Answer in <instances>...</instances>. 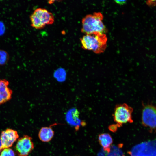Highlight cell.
Masks as SVG:
<instances>
[{
    "mask_svg": "<svg viewBox=\"0 0 156 156\" xmlns=\"http://www.w3.org/2000/svg\"><path fill=\"white\" fill-rule=\"evenodd\" d=\"M103 16L100 12L86 15L82 20L81 31L85 34H105L107 29L102 22Z\"/></svg>",
    "mask_w": 156,
    "mask_h": 156,
    "instance_id": "obj_1",
    "label": "cell"
},
{
    "mask_svg": "<svg viewBox=\"0 0 156 156\" xmlns=\"http://www.w3.org/2000/svg\"><path fill=\"white\" fill-rule=\"evenodd\" d=\"M80 40L83 49L96 54L103 53L106 48L107 38L105 34H85Z\"/></svg>",
    "mask_w": 156,
    "mask_h": 156,
    "instance_id": "obj_2",
    "label": "cell"
},
{
    "mask_svg": "<svg viewBox=\"0 0 156 156\" xmlns=\"http://www.w3.org/2000/svg\"><path fill=\"white\" fill-rule=\"evenodd\" d=\"M31 25L33 28L40 29L46 25H51L54 22L53 14L47 9L38 8L35 10L30 16Z\"/></svg>",
    "mask_w": 156,
    "mask_h": 156,
    "instance_id": "obj_3",
    "label": "cell"
},
{
    "mask_svg": "<svg viewBox=\"0 0 156 156\" xmlns=\"http://www.w3.org/2000/svg\"><path fill=\"white\" fill-rule=\"evenodd\" d=\"M133 111L132 107L125 103L116 105L113 115L114 121L120 127L124 123L133 122Z\"/></svg>",
    "mask_w": 156,
    "mask_h": 156,
    "instance_id": "obj_4",
    "label": "cell"
},
{
    "mask_svg": "<svg viewBox=\"0 0 156 156\" xmlns=\"http://www.w3.org/2000/svg\"><path fill=\"white\" fill-rule=\"evenodd\" d=\"M142 122V125L151 129H156V106L143 104Z\"/></svg>",
    "mask_w": 156,
    "mask_h": 156,
    "instance_id": "obj_5",
    "label": "cell"
},
{
    "mask_svg": "<svg viewBox=\"0 0 156 156\" xmlns=\"http://www.w3.org/2000/svg\"><path fill=\"white\" fill-rule=\"evenodd\" d=\"M15 148L17 156H28L34 148L32 138L25 135L19 138Z\"/></svg>",
    "mask_w": 156,
    "mask_h": 156,
    "instance_id": "obj_6",
    "label": "cell"
},
{
    "mask_svg": "<svg viewBox=\"0 0 156 156\" xmlns=\"http://www.w3.org/2000/svg\"><path fill=\"white\" fill-rule=\"evenodd\" d=\"M19 136L17 131L8 128L2 131L0 137L1 151L11 147Z\"/></svg>",
    "mask_w": 156,
    "mask_h": 156,
    "instance_id": "obj_7",
    "label": "cell"
},
{
    "mask_svg": "<svg viewBox=\"0 0 156 156\" xmlns=\"http://www.w3.org/2000/svg\"><path fill=\"white\" fill-rule=\"evenodd\" d=\"M9 82L5 79H0V105L9 101L12 98V90L8 87Z\"/></svg>",
    "mask_w": 156,
    "mask_h": 156,
    "instance_id": "obj_8",
    "label": "cell"
},
{
    "mask_svg": "<svg viewBox=\"0 0 156 156\" xmlns=\"http://www.w3.org/2000/svg\"><path fill=\"white\" fill-rule=\"evenodd\" d=\"M57 124L55 123L49 127H41L38 134L40 140L44 142H48L50 141L53 137L54 133L52 127Z\"/></svg>",
    "mask_w": 156,
    "mask_h": 156,
    "instance_id": "obj_9",
    "label": "cell"
},
{
    "mask_svg": "<svg viewBox=\"0 0 156 156\" xmlns=\"http://www.w3.org/2000/svg\"><path fill=\"white\" fill-rule=\"evenodd\" d=\"M79 113L76 109H73L70 111L67 114L66 120L70 125L75 127L76 129H79L81 125V122L79 118Z\"/></svg>",
    "mask_w": 156,
    "mask_h": 156,
    "instance_id": "obj_10",
    "label": "cell"
},
{
    "mask_svg": "<svg viewBox=\"0 0 156 156\" xmlns=\"http://www.w3.org/2000/svg\"><path fill=\"white\" fill-rule=\"evenodd\" d=\"M98 140L103 150L107 153H109L110 146L113 143V140L110 135L107 133L99 134L98 136Z\"/></svg>",
    "mask_w": 156,
    "mask_h": 156,
    "instance_id": "obj_11",
    "label": "cell"
},
{
    "mask_svg": "<svg viewBox=\"0 0 156 156\" xmlns=\"http://www.w3.org/2000/svg\"><path fill=\"white\" fill-rule=\"evenodd\" d=\"M122 146V144H120L118 147L114 145L110 146V151L107 153V156H125L120 148Z\"/></svg>",
    "mask_w": 156,
    "mask_h": 156,
    "instance_id": "obj_12",
    "label": "cell"
},
{
    "mask_svg": "<svg viewBox=\"0 0 156 156\" xmlns=\"http://www.w3.org/2000/svg\"><path fill=\"white\" fill-rule=\"evenodd\" d=\"M9 59V56L6 51L0 50V65L5 64Z\"/></svg>",
    "mask_w": 156,
    "mask_h": 156,
    "instance_id": "obj_13",
    "label": "cell"
},
{
    "mask_svg": "<svg viewBox=\"0 0 156 156\" xmlns=\"http://www.w3.org/2000/svg\"><path fill=\"white\" fill-rule=\"evenodd\" d=\"M0 156H15V152L12 149H4L1 151Z\"/></svg>",
    "mask_w": 156,
    "mask_h": 156,
    "instance_id": "obj_14",
    "label": "cell"
},
{
    "mask_svg": "<svg viewBox=\"0 0 156 156\" xmlns=\"http://www.w3.org/2000/svg\"><path fill=\"white\" fill-rule=\"evenodd\" d=\"M121 127L117 124H112L109 126L108 129L111 132L114 133L117 131L118 127Z\"/></svg>",
    "mask_w": 156,
    "mask_h": 156,
    "instance_id": "obj_15",
    "label": "cell"
},
{
    "mask_svg": "<svg viewBox=\"0 0 156 156\" xmlns=\"http://www.w3.org/2000/svg\"><path fill=\"white\" fill-rule=\"evenodd\" d=\"M5 31V27L4 24L0 21V35L4 34Z\"/></svg>",
    "mask_w": 156,
    "mask_h": 156,
    "instance_id": "obj_16",
    "label": "cell"
},
{
    "mask_svg": "<svg viewBox=\"0 0 156 156\" xmlns=\"http://www.w3.org/2000/svg\"><path fill=\"white\" fill-rule=\"evenodd\" d=\"M107 153L102 148L97 153V156H107Z\"/></svg>",
    "mask_w": 156,
    "mask_h": 156,
    "instance_id": "obj_17",
    "label": "cell"
},
{
    "mask_svg": "<svg viewBox=\"0 0 156 156\" xmlns=\"http://www.w3.org/2000/svg\"><path fill=\"white\" fill-rule=\"evenodd\" d=\"M114 1L117 4L120 5H124L127 2L126 0H115Z\"/></svg>",
    "mask_w": 156,
    "mask_h": 156,
    "instance_id": "obj_18",
    "label": "cell"
},
{
    "mask_svg": "<svg viewBox=\"0 0 156 156\" xmlns=\"http://www.w3.org/2000/svg\"><path fill=\"white\" fill-rule=\"evenodd\" d=\"M1 142L0 140V152L1 151Z\"/></svg>",
    "mask_w": 156,
    "mask_h": 156,
    "instance_id": "obj_19",
    "label": "cell"
}]
</instances>
